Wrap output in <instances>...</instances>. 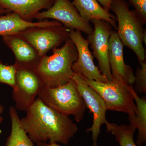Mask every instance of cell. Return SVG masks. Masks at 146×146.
I'll list each match as a JSON object with an SVG mask.
<instances>
[{
  "label": "cell",
  "mask_w": 146,
  "mask_h": 146,
  "mask_svg": "<svg viewBox=\"0 0 146 146\" xmlns=\"http://www.w3.org/2000/svg\"><path fill=\"white\" fill-rule=\"evenodd\" d=\"M26 112L20 119L21 126L36 145L48 141L67 145L78 130L69 116L49 107L39 97Z\"/></svg>",
  "instance_id": "1"
},
{
  "label": "cell",
  "mask_w": 146,
  "mask_h": 146,
  "mask_svg": "<svg viewBox=\"0 0 146 146\" xmlns=\"http://www.w3.org/2000/svg\"><path fill=\"white\" fill-rule=\"evenodd\" d=\"M52 50L51 55L42 56L35 68L48 88L63 85L72 79L75 74L73 64L78 57L75 45L70 38L63 46Z\"/></svg>",
  "instance_id": "2"
},
{
  "label": "cell",
  "mask_w": 146,
  "mask_h": 146,
  "mask_svg": "<svg viewBox=\"0 0 146 146\" xmlns=\"http://www.w3.org/2000/svg\"><path fill=\"white\" fill-rule=\"evenodd\" d=\"M115 14L117 34L124 46L136 54L139 62L145 60V50L143 43L146 35L145 23L136 11L131 10L126 0H112L110 11Z\"/></svg>",
  "instance_id": "3"
},
{
  "label": "cell",
  "mask_w": 146,
  "mask_h": 146,
  "mask_svg": "<svg viewBox=\"0 0 146 146\" xmlns=\"http://www.w3.org/2000/svg\"><path fill=\"white\" fill-rule=\"evenodd\" d=\"M38 97L45 104L63 115H72L77 122L83 119L86 106L75 81L54 87H44Z\"/></svg>",
  "instance_id": "4"
},
{
  "label": "cell",
  "mask_w": 146,
  "mask_h": 146,
  "mask_svg": "<svg viewBox=\"0 0 146 146\" xmlns=\"http://www.w3.org/2000/svg\"><path fill=\"white\" fill-rule=\"evenodd\" d=\"M83 78L101 96L107 110L127 113L129 120L134 119L136 106L132 95L133 88L131 85L121 78H113L112 80L103 82Z\"/></svg>",
  "instance_id": "5"
},
{
  "label": "cell",
  "mask_w": 146,
  "mask_h": 146,
  "mask_svg": "<svg viewBox=\"0 0 146 146\" xmlns=\"http://www.w3.org/2000/svg\"><path fill=\"white\" fill-rule=\"evenodd\" d=\"M70 32L58 22L48 26L28 28L16 34L28 42L42 57L65 43L69 38Z\"/></svg>",
  "instance_id": "6"
},
{
  "label": "cell",
  "mask_w": 146,
  "mask_h": 146,
  "mask_svg": "<svg viewBox=\"0 0 146 146\" xmlns=\"http://www.w3.org/2000/svg\"><path fill=\"white\" fill-rule=\"evenodd\" d=\"M16 84V90L12 92L15 108L26 112L44 87V82L35 68L17 66Z\"/></svg>",
  "instance_id": "7"
},
{
  "label": "cell",
  "mask_w": 146,
  "mask_h": 146,
  "mask_svg": "<svg viewBox=\"0 0 146 146\" xmlns=\"http://www.w3.org/2000/svg\"><path fill=\"white\" fill-rule=\"evenodd\" d=\"M49 18L58 21L70 31H80L88 35L94 31L90 22L80 16L70 0H55L50 8L39 12L34 17L39 21Z\"/></svg>",
  "instance_id": "8"
},
{
  "label": "cell",
  "mask_w": 146,
  "mask_h": 146,
  "mask_svg": "<svg viewBox=\"0 0 146 146\" xmlns=\"http://www.w3.org/2000/svg\"><path fill=\"white\" fill-rule=\"evenodd\" d=\"M72 79L76 84L79 92L83 98L84 102L94 115L93 125L86 129V132L91 131L92 133L93 146H98L97 141L100 133L102 125L108 121L106 117L107 110L106 105L101 96L87 84L83 77L74 74Z\"/></svg>",
  "instance_id": "9"
},
{
  "label": "cell",
  "mask_w": 146,
  "mask_h": 146,
  "mask_svg": "<svg viewBox=\"0 0 146 146\" xmlns=\"http://www.w3.org/2000/svg\"><path fill=\"white\" fill-rule=\"evenodd\" d=\"M91 21L94 24V31L86 39L93 50L92 54L98 60L100 72L110 81L113 78L108 59V50L112 27L103 20L94 19Z\"/></svg>",
  "instance_id": "10"
},
{
  "label": "cell",
  "mask_w": 146,
  "mask_h": 146,
  "mask_svg": "<svg viewBox=\"0 0 146 146\" xmlns=\"http://www.w3.org/2000/svg\"><path fill=\"white\" fill-rule=\"evenodd\" d=\"M69 38L75 45L78 54L77 60L72 65L75 74L83 78L100 82H107L108 79L102 74L94 64V56L89 48V43L78 30L70 31Z\"/></svg>",
  "instance_id": "11"
},
{
  "label": "cell",
  "mask_w": 146,
  "mask_h": 146,
  "mask_svg": "<svg viewBox=\"0 0 146 146\" xmlns=\"http://www.w3.org/2000/svg\"><path fill=\"white\" fill-rule=\"evenodd\" d=\"M123 44L117 31L112 30L109 39L108 59L112 78H121L131 85L134 83L133 69L125 63Z\"/></svg>",
  "instance_id": "12"
},
{
  "label": "cell",
  "mask_w": 146,
  "mask_h": 146,
  "mask_svg": "<svg viewBox=\"0 0 146 146\" xmlns=\"http://www.w3.org/2000/svg\"><path fill=\"white\" fill-rule=\"evenodd\" d=\"M2 37L5 44L15 55L17 66L35 68L42 57L28 42L16 33Z\"/></svg>",
  "instance_id": "13"
},
{
  "label": "cell",
  "mask_w": 146,
  "mask_h": 146,
  "mask_svg": "<svg viewBox=\"0 0 146 146\" xmlns=\"http://www.w3.org/2000/svg\"><path fill=\"white\" fill-rule=\"evenodd\" d=\"M55 0H0V6L17 13L25 21L32 22L36 14L50 8Z\"/></svg>",
  "instance_id": "14"
},
{
  "label": "cell",
  "mask_w": 146,
  "mask_h": 146,
  "mask_svg": "<svg viewBox=\"0 0 146 146\" xmlns=\"http://www.w3.org/2000/svg\"><path fill=\"white\" fill-rule=\"evenodd\" d=\"M72 3L84 20L89 22L94 19L103 20L117 29L116 17L105 10L97 0H74Z\"/></svg>",
  "instance_id": "15"
},
{
  "label": "cell",
  "mask_w": 146,
  "mask_h": 146,
  "mask_svg": "<svg viewBox=\"0 0 146 146\" xmlns=\"http://www.w3.org/2000/svg\"><path fill=\"white\" fill-rule=\"evenodd\" d=\"M58 23V21L54 20H45L35 23L29 22L23 20L17 13L11 12L0 17V35L3 36L14 34L28 28L48 26Z\"/></svg>",
  "instance_id": "16"
},
{
  "label": "cell",
  "mask_w": 146,
  "mask_h": 146,
  "mask_svg": "<svg viewBox=\"0 0 146 146\" xmlns=\"http://www.w3.org/2000/svg\"><path fill=\"white\" fill-rule=\"evenodd\" d=\"M9 115L11 121V131L5 146H34L33 142L21 126L16 108L11 106Z\"/></svg>",
  "instance_id": "17"
},
{
  "label": "cell",
  "mask_w": 146,
  "mask_h": 146,
  "mask_svg": "<svg viewBox=\"0 0 146 146\" xmlns=\"http://www.w3.org/2000/svg\"><path fill=\"white\" fill-rule=\"evenodd\" d=\"M133 99L136 103V115L133 119L129 120L130 123H134L138 129V134L136 144L143 145L146 142V100L138 96L134 89L132 90Z\"/></svg>",
  "instance_id": "18"
},
{
  "label": "cell",
  "mask_w": 146,
  "mask_h": 146,
  "mask_svg": "<svg viewBox=\"0 0 146 146\" xmlns=\"http://www.w3.org/2000/svg\"><path fill=\"white\" fill-rule=\"evenodd\" d=\"M105 125L107 131L115 136L120 146H137L133 140V135L136 129L134 123L119 125L107 121Z\"/></svg>",
  "instance_id": "19"
},
{
  "label": "cell",
  "mask_w": 146,
  "mask_h": 146,
  "mask_svg": "<svg viewBox=\"0 0 146 146\" xmlns=\"http://www.w3.org/2000/svg\"><path fill=\"white\" fill-rule=\"evenodd\" d=\"M17 66L15 63L12 65L3 64L0 60V83L7 84L16 91V76Z\"/></svg>",
  "instance_id": "20"
},
{
  "label": "cell",
  "mask_w": 146,
  "mask_h": 146,
  "mask_svg": "<svg viewBox=\"0 0 146 146\" xmlns=\"http://www.w3.org/2000/svg\"><path fill=\"white\" fill-rule=\"evenodd\" d=\"M140 65L137 68L136 75L134 76V83L135 89L140 94L146 93V62L145 61L139 62Z\"/></svg>",
  "instance_id": "21"
},
{
  "label": "cell",
  "mask_w": 146,
  "mask_h": 146,
  "mask_svg": "<svg viewBox=\"0 0 146 146\" xmlns=\"http://www.w3.org/2000/svg\"><path fill=\"white\" fill-rule=\"evenodd\" d=\"M129 5L134 8L145 24L146 23V0H128Z\"/></svg>",
  "instance_id": "22"
},
{
  "label": "cell",
  "mask_w": 146,
  "mask_h": 146,
  "mask_svg": "<svg viewBox=\"0 0 146 146\" xmlns=\"http://www.w3.org/2000/svg\"><path fill=\"white\" fill-rule=\"evenodd\" d=\"M97 1L105 10L110 12L112 0H97Z\"/></svg>",
  "instance_id": "23"
},
{
  "label": "cell",
  "mask_w": 146,
  "mask_h": 146,
  "mask_svg": "<svg viewBox=\"0 0 146 146\" xmlns=\"http://www.w3.org/2000/svg\"><path fill=\"white\" fill-rule=\"evenodd\" d=\"M36 145L37 146H60L57 143H41Z\"/></svg>",
  "instance_id": "24"
},
{
  "label": "cell",
  "mask_w": 146,
  "mask_h": 146,
  "mask_svg": "<svg viewBox=\"0 0 146 146\" xmlns=\"http://www.w3.org/2000/svg\"><path fill=\"white\" fill-rule=\"evenodd\" d=\"M4 109V107L2 105L0 104V124L1 123L3 120V119L1 116V115L3 112Z\"/></svg>",
  "instance_id": "25"
},
{
  "label": "cell",
  "mask_w": 146,
  "mask_h": 146,
  "mask_svg": "<svg viewBox=\"0 0 146 146\" xmlns=\"http://www.w3.org/2000/svg\"><path fill=\"white\" fill-rule=\"evenodd\" d=\"M10 11L5 9L3 8L2 7L0 6V15H3L4 14H7L10 13Z\"/></svg>",
  "instance_id": "26"
}]
</instances>
